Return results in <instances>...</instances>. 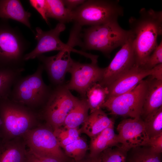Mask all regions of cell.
Listing matches in <instances>:
<instances>
[{
	"instance_id": "6da1fadb",
	"label": "cell",
	"mask_w": 162,
	"mask_h": 162,
	"mask_svg": "<svg viewBox=\"0 0 162 162\" xmlns=\"http://www.w3.org/2000/svg\"><path fill=\"white\" fill-rule=\"evenodd\" d=\"M137 18L132 16L129 23L133 36V46L136 65L144 67L158 44L162 33V11L142 8Z\"/></svg>"
},
{
	"instance_id": "7a4b0ae2",
	"label": "cell",
	"mask_w": 162,
	"mask_h": 162,
	"mask_svg": "<svg viewBox=\"0 0 162 162\" xmlns=\"http://www.w3.org/2000/svg\"><path fill=\"white\" fill-rule=\"evenodd\" d=\"M41 119L36 112L9 98H0V139L9 140L23 136L39 125Z\"/></svg>"
},
{
	"instance_id": "3957f363",
	"label": "cell",
	"mask_w": 162,
	"mask_h": 162,
	"mask_svg": "<svg viewBox=\"0 0 162 162\" xmlns=\"http://www.w3.org/2000/svg\"><path fill=\"white\" fill-rule=\"evenodd\" d=\"M44 70L40 63L34 73L19 78L14 84L8 98L39 113L52 89L44 81L42 76Z\"/></svg>"
},
{
	"instance_id": "277c9868",
	"label": "cell",
	"mask_w": 162,
	"mask_h": 162,
	"mask_svg": "<svg viewBox=\"0 0 162 162\" xmlns=\"http://www.w3.org/2000/svg\"><path fill=\"white\" fill-rule=\"evenodd\" d=\"M83 35L81 47L99 51L108 56L114 49L122 46L132 33L122 28L116 21L91 26L84 30Z\"/></svg>"
},
{
	"instance_id": "5b68a950",
	"label": "cell",
	"mask_w": 162,
	"mask_h": 162,
	"mask_svg": "<svg viewBox=\"0 0 162 162\" xmlns=\"http://www.w3.org/2000/svg\"><path fill=\"white\" fill-rule=\"evenodd\" d=\"M7 20L0 21V68L24 70V58L28 43Z\"/></svg>"
},
{
	"instance_id": "8992f818",
	"label": "cell",
	"mask_w": 162,
	"mask_h": 162,
	"mask_svg": "<svg viewBox=\"0 0 162 162\" xmlns=\"http://www.w3.org/2000/svg\"><path fill=\"white\" fill-rule=\"evenodd\" d=\"M119 2L118 0L86 1L72 11V22L81 26H92L118 21L124 14Z\"/></svg>"
},
{
	"instance_id": "52a82bcc",
	"label": "cell",
	"mask_w": 162,
	"mask_h": 162,
	"mask_svg": "<svg viewBox=\"0 0 162 162\" xmlns=\"http://www.w3.org/2000/svg\"><path fill=\"white\" fill-rule=\"evenodd\" d=\"M79 100L65 85L55 86L39 113L40 118L44 119L53 130L61 127L63 126L67 115Z\"/></svg>"
},
{
	"instance_id": "ba28073f",
	"label": "cell",
	"mask_w": 162,
	"mask_h": 162,
	"mask_svg": "<svg viewBox=\"0 0 162 162\" xmlns=\"http://www.w3.org/2000/svg\"><path fill=\"white\" fill-rule=\"evenodd\" d=\"M46 124H39L23 135L28 150L41 157L53 158L64 162L72 160L59 146L52 128Z\"/></svg>"
},
{
	"instance_id": "9c48e42d",
	"label": "cell",
	"mask_w": 162,
	"mask_h": 162,
	"mask_svg": "<svg viewBox=\"0 0 162 162\" xmlns=\"http://www.w3.org/2000/svg\"><path fill=\"white\" fill-rule=\"evenodd\" d=\"M147 86V80H143L131 90L107 98L101 108H106L113 115L141 118Z\"/></svg>"
},
{
	"instance_id": "30bf717a",
	"label": "cell",
	"mask_w": 162,
	"mask_h": 162,
	"mask_svg": "<svg viewBox=\"0 0 162 162\" xmlns=\"http://www.w3.org/2000/svg\"><path fill=\"white\" fill-rule=\"evenodd\" d=\"M65 28L64 24L61 22H59L54 28L47 31H44L40 28L37 27L35 39L37 41V44L33 50L25 54L24 60L26 61L37 58L46 52L65 50H70L89 58L90 56L89 53L74 49L69 43L65 44L61 40L60 35L65 30Z\"/></svg>"
},
{
	"instance_id": "8fae6325",
	"label": "cell",
	"mask_w": 162,
	"mask_h": 162,
	"mask_svg": "<svg viewBox=\"0 0 162 162\" xmlns=\"http://www.w3.org/2000/svg\"><path fill=\"white\" fill-rule=\"evenodd\" d=\"M104 70V68L99 67L97 62L85 64L74 61L68 72L70 80L65 86L69 90L77 92L81 98H86L88 89L101 80Z\"/></svg>"
},
{
	"instance_id": "7c38bea8",
	"label": "cell",
	"mask_w": 162,
	"mask_h": 162,
	"mask_svg": "<svg viewBox=\"0 0 162 162\" xmlns=\"http://www.w3.org/2000/svg\"><path fill=\"white\" fill-rule=\"evenodd\" d=\"M136 65L132 34L116 53L109 65L104 68L102 78L99 83L107 86Z\"/></svg>"
},
{
	"instance_id": "4fadbf2b",
	"label": "cell",
	"mask_w": 162,
	"mask_h": 162,
	"mask_svg": "<svg viewBox=\"0 0 162 162\" xmlns=\"http://www.w3.org/2000/svg\"><path fill=\"white\" fill-rule=\"evenodd\" d=\"M116 129L121 147L128 151L145 146L149 138L141 118L124 119L118 124Z\"/></svg>"
},
{
	"instance_id": "5bb4252c",
	"label": "cell",
	"mask_w": 162,
	"mask_h": 162,
	"mask_svg": "<svg viewBox=\"0 0 162 162\" xmlns=\"http://www.w3.org/2000/svg\"><path fill=\"white\" fill-rule=\"evenodd\" d=\"M71 52L65 50L53 56H47L42 54L37 57L54 86L64 84L65 75L74 61L70 57Z\"/></svg>"
},
{
	"instance_id": "9a60e30c",
	"label": "cell",
	"mask_w": 162,
	"mask_h": 162,
	"mask_svg": "<svg viewBox=\"0 0 162 162\" xmlns=\"http://www.w3.org/2000/svg\"><path fill=\"white\" fill-rule=\"evenodd\" d=\"M153 73V68L147 69L136 65L107 86L109 91L107 98L131 90L145 77L152 76Z\"/></svg>"
},
{
	"instance_id": "2e32d148",
	"label": "cell",
	"mask_w": 162,
	"mask_h": 162,
	"mask_svg": "<svg viewBox=\"0 0 162 162\" xmlns=\"http://www.w3.org/2000/svg\"><path fill=\"white\" fill-rule=\"evenodd\" d=\"M23 136L0 141V162H24L27 152Z\"/></svg>"
},
{
	"instance_id": "e0dca14e",
	"label": "cell",
	"mask_w": 162,
	"mask_h": 162,
	"mask_svg": "<svg viewBox=\"0 0 162 162\" xmlns=\"http://www.w3.org/2000/svg\"><path fill=\"white\" fill-rule=\"evenodd\" d=\"M149 77L141 117L144 118L162 106V80Z\"/></svg>"
},
{
	"instance_id": "ac0fdd59",
	"label": "cell",
	"mask_w": 162,
	"mask_h": 162,
	"mask_svg": "<svg viewBox=\"0 0 162 162\" xmlns=\"http://www.w3.org/2000/svg\"><path fill=\"white\" fill-rule=\"evenodd\" d=\"M114 123L113 120L100 108L88 115L79 130L80 133L86 134L91 139Z\"/></svg>"
},
{
	"instance_id": "d6986e66",
	"label": "cell",
	"mask_w": 162,
	"mask_h": 162,
	"mask_svg": "<svg viewBox=\"0 0 162 162\" xmlns=\"http://www.w3.org/2000/svg\"><path fill=\"white\" fill-rule=\"evenodd\" d=\"M31 14L26 11L18 0H0V18L11 19L31 28L29 18Z\"/></svg>"
},
{
	"instance_id": "ffe728a7",
	"label": "cell",
	"mask_w": 162,
	"mask_h": 162,
	"mask_svg": "<svg viewBox=\"0 0 162 162\" xmlns=\"http://www.w3.org/2000/svg\"><path fill=\"white\" fill-rule=\"evenodd\" d=\"M120 146L118 134L114 130L113 123L96 137L91 139L89 154L91 156H96L106 149Z\"/></svg>"
},
{
	"instance_id": "44dd1931",
	"label": "cell",
	"mask_w": 162,
	"mask_h": 162,
	"mask_svg": "<svg viewBox=\"0 0 162 162\" xmlns=\"http://www.w3.org/2000/svg\"><path fill=\"white\" fill-rule=\"evenodd\" d=\"M89 110V106L86 98L79 99L67 115L62 127L67 128H77L88 117Z\"/></svg>"
},
{
	"instance_id": "7402d4cb",
	"label": "cell",
	"mask_w": 162,
	"mask_h": 162,
	"mask_svg": "<svg viewBox=\"0 0 162 162\" xmlns=\"http://www.w3.org/2000/svg\"><path fill=\"white\" fill-rule=\"evenodd\" d=\"M109 94L107 86L99 83L92 84L87 90L86 98L88 103L90 113L101 108L106 100Z\"/></svg>"
},
{
	"instance_id": "603a6c76",
	"label": "cell",
	"mask_w": 162,
	"mask_h": 162,
	"mask_svg": "<svg viewBox=\"0 0 162 162\" xmlns=\"http://www.w3.org/2000/svg\"><path fill=\"white\" fill-rule=\"evenodd\" d=\"M46 16L64 24L73 21L72 11L67 8L62 0H46Z\"/></svg>"
},
{
	"instance_id": "cb8c5ba5",
	"label": "cell",
	"mask_w": 162,
	"mask_h": 162,
	"mask_svg": "<svg viewBox=\"0 0 162 162\" xmlns=\"http://www.w3.org/2000/svg\"><path fill=\"white\" fill-rule=\"evenodd\" d=\"M24 70L0 68V98H9L14 84Z\"/></svg>"
},
{
	"instance_id": "d4e9b609",
	"label": "cell",
	"mask_w": 162,
	"mask_h": 162,
	"mask_svg": "<svg viewBox=\"0 0 162 162\" xmlns=\"http://www.w3.org/2000/svg\"><path fill=\"white\" fill-rule=\"evenodd\" d=\"M128 162H161V154L154 152L147 146H139L130 150Z\"/></svg>"
},
{
	"instance_id": "484cf974",
	"label": "cell",
	"mask_w": 162,
	"mask_h": 162,
	"mask_svg": "<svg viewBox=\"0 0 162 162\" xmlns=\"http://www.w3.org/2000/svg\"><path fill=\"white\" fill-rule=\"evenodd\" d=\"M146 131L149 137L162 133V106L143 120Z\"/></svg>"
},
{
	"instance_id": "4316f807",
	"label": "cell",
	"mask_w": 162,
	"mask_h": 162,
	"mask_svg": "<svg viewBox=\"0 0 162 162\" xmlns=\"http://www.w3.org/2000/svg\"><path fill=\"white\" fill-rule=\"evenodd\" d=\"M53 133L59 146L62 148L80 137V133L77 128L62 126L53 130Z\"/></svg>"
},
{
	"instance_id": "83f0119b",
	"label": "cell",
	"mask_w": 162,
	"mask_h": 162,
	"mask_svg": "<svg viewBox=\"0 0 162 162\" xmlns=\"http://www.w3.org/2000/svg\"><path fill=\"white\" fill-rule=\"evenodd\" d=\"M88 148L86 142L80 137L63 149L67 157L74 161H78L85 156Z\"/></svg>"
},
{
	"instance_id": "f1b7e54d",
	"label": "cell",
	"mask_w": 162,
	"mask_h": 162,
	"mask_svg": "<svg viewBox=\"0 0 162 162\" xmlns=\"http://www.w3.org/2000/svg\"><path fill=\"white\" fill-rule=\"evenodd\" d=\"M128 152L120 146L106 149L100 155L102 162H127Z\"/></svg>"
},
{
	"instance_id": "f546056e",
	"label": "cell",
	"mask_w": 162,
	"mask_h": 162,
	"mask_svg": "<svg viewBox=\"0 0 162 162\" xmlns=\"http://www.w3.org/2000/svg\"><path fill=\"white\" fill-rule=\"evenodd\" d=\"M162 64V41L161 40L147 59L143 68L151 69Z\"/></svg>"
},
{
	"instance_id": "4dcf8cb0",
	"label": "cell",
	"mask_w": 162,
	"mask_h": 162,
	"mask_svg": "<svg viewBox=\"0 0 162 162\" xmlns=\"http://www.w3.org/2000/svg\"><path fill=\"white\" fill-rule=\"evenodd\" d=\"M145 146L149 147L155 153L161 154L162 152V133L149 137Z\"/></svg>"
},
{
	"instance_id": "1f68e13d",
	"label": "cell",
	"mask_w": 162,
	"mask_h": 162,
	"mask_svg": "<svg viewBox=\"0 0 162 162\" xmlns=\"http://www.w3.org/2000/svg\"><path fill=\"white\" fill-rule=\"evenodd\" d=\"M30 4L40 14L46 22L48 23L46 16V0H30Z\"/></svg>"
},
{
	"instance_id": "d6a6232c",
	"label": "cell",
	"mask_w": 162,
	"mask_h": 162,
	"mask_svg": "<svg viewBox=\"0 0 162 162\" xmlns=\"http://www.w3.org/2000/svg\"><path fill=\"white\" fill-rule=\"evenodd\" d=\"M63 161L51 158L43 157L35 155L27 149V152L24 162H71Z\"/></svg>"
},
{
	"instance_id": "836d02e7",
	"label": "cell",
	"mask_w": 162,
	"mask_h": 162,
	"mask_svg": "<svg viewBox=\"0 0 162 162\" xmlns=\"http://www.w3.org/2000/svg\"><path fill=\"white\" fill-rule=\"evenodd\" d=\"M86 1L84 0H64L63 2L66 8L72 11L78 6L83 4Z\"/></svg>"
},
{
	"instance_id": "e575fe53",
	"label": "cell",
	"mask_w": 162,
	"mask_h": 162,
	"mask_svg": "<svg viewBox=\"0 0 162 162\" xmlns=\"http://www.w3.org/2000/svg\"><path fill=\"white\" fill-rule=\"evenodd\" d=\"M153 68V73L151 76L157 80H162V64L158 65Z\"/></svg>"
},
{
	"instance_id": "d590c367",
	"label": "cell",
	"mask_w": 162,
	"mask_h": 162,
	"mask_svg": "<svg viewBox=\"0 0 162 162\" xmlns=\"http://www.w3.org/2000/svg\"><path fill=\"white\" fill-rule=\"evenodd\" d=\"M71 162H102L100 155L92 157L89 154L86 155L82 159L78 161L73 160Z\"/></svg>"
},
{
	"instance_id": "8d00e7d4",
	"label": "cell",
	"mask_w": 162,
	"mask_h": 162,
	"mask_svg": "<svg viewBox=\"0 0 162 162\" xmlns=\"http://www.w3.org/2000/svg\"><path fill=\"white\" fill-rule=\"evenodd\" d=\"M0 124H1V121H0Z\"/></svg>"
}]
</instances>
